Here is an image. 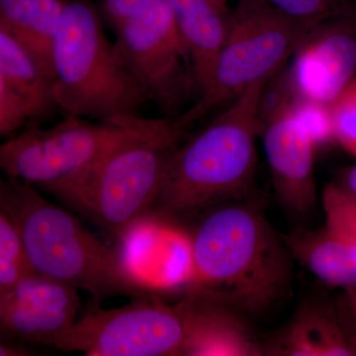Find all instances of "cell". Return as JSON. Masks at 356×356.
<instances>
[{"instance_id":"21","label":"cell","mask_w":356,"mask_h":356,"mask_svg":"<svg viewBox=\"0 0 356 356\" xmlns=\"http://www.w3.org/2000/svg\"><path fill=\"white\" fill-rule=\"evenodd\" d=\"M291 111L316 147L336 140L331 104L298 97L293 103Z\"/></svg>"},{"instance_id":"28","label":"cell","mask_w":356,"mask_h":356,"mask_svg":"<svg viewBox=\"0 0 356 356\" xmlns=\"http://www.w3.org/2000/svg\"><path fill=\"white\" fill-rule=\"evenodd\" d=\"M356 201V200H355Z\"/></svg>"},{"instance_id":"27","label":"cell","mask_w":356,"mask_h":356,"mask_svg":"<svg viewBox=\"0 0 356 356\" xmlns=\"http://www.w3.org/2000/svg\"><path fill=\"white\" fill-rule=\"evenodd\" d=\"M350 304L351 313H353V318L356 321V295L350 294Z\"/></svg>"},{"instance_id":"20","label":"cell","mask_w":356,"mask_h":356,"mask_svg":"<svg viewBox=\"0 0 356 356\" xmlns=\"http://www.w3.org/2000/svg\"><path fill=\"white\" fill-rule=\"evenodd\" d=\"M325 227L356 245V201L337 184L325 187L322 195Z\"/></svg>"},{"instance_id":"13","label":"cell","mask_w":356,"mask_h":356,"mask_svg":"<svg viewBox=\"0 0 356 356\" xmlns=\"http://www.w3.org/2000/svg\"><path fill=\"white\" fill-rule=\"evenodd\" d=\"M191 329L184 355H261L242 314L194 290L186 289Z\"/></svg>"},{"instance_id":"19","label":"cell","mask_w":356,"mask_h":356,"mask_svg":"<svg viewBox=\"0 0 356 356\" xmlns=\"http://www.w3.org/2000/svg\"><path fill=\"white\" fill-rule=\"evenodd\" d=\"M33 271L17 227L0 210V295L11 291Z\"/></svg>"},{"instance_id":"11","label":"cell","mask_w":356,"mask_h":356,"mask_svg":"<svg viewBox=\"0 0 356 356\" xmlns=\"http://www.w3.org/2000/svg\"><path fill=\"white\" fill-rule=\"evenodd\" d=\"M79 289L33 271L0 295V329L9 341L51 346L76 322Z\"/></svg>"},{"instance_id":"1","label":"cell","mask_w":356,"mask_h":356,"mask_svg":"<svg viewBox=\"0 0 356 356\" xmlns=\"http://www.w3.org/2000/svg\"><path fill=\"white\" fill-rule=\"evenodd\" d=\"M191 222L192 275L186 289L254 318L286 298L292 255L252 199L221 204Z\"/></svg>"},{"instance_id":"3","label":"cell","mask_w":356,"mask_h":356,"mask_svg":"<svg viewBox=\"0 0 356 356\" xmlns=\"http://www.w3.org/2000/svg\"><path fill=\"white\" fill-rule=\"evenodd\" d=\"M0 210L17 227L35 273L88 292L96 305L113 297L159 295L136 275L123 254L64 208L44 199L32 184L2 179Z\"/></svg>"},{"instance_id":"22","label":"cell","mask_w":356,"mask_h":356,"mask_svg":"<svg viewBox=\"0 0 356 356\" xmlns=\"http://www.w3.org/2000/svg\"><path fill=\"white\" fill-rule=\"evenodd\" d=\"M336 140L356 156V79L331 104Z\"/></svg>"},{"instance_id":"5","label":"cell","mask_w":356,"mask_h":356,"mask_svg":"<svg viewBox=\"0 0 356 356\" xmlns=\"http://www.w3.org/2000/svg\"><path fill=\"white\" fill-rule=\"evenodd\" d=\"M55 96L65 115L106 122L140 116L147 100L105 35L99 16L67 3L53 47Z\"/></svg>"},{"instance_id":"7","label":"cell","mask_w":356,"mask_h":356,"mask_svg":"<svg viewBox=\"0 0 356 356\" xmlns=\"http://www.w3.org/2000/svg\"><path fill=\"white\" fill-rule=\"evenodd\" d=\"M191 329L187 297L168 305L158 295L108 310L95 305L51 348L88 356L184 355Z\"/></svg>"},{"instance_id":"9","label":"cell","mask_w":356,"mask_h":356,"mask_svg":"<svg viewBox=\"0 0 356 356\" xmlns=\"http://www.w3.org/2000/svg\"><path fill=\"white\" fill-rule=\"evenodd\" d=\"M116 34L117 57L147 102L165 118H177L197 83L168 0H154Z\"/></svg>"},{"instance_id":"6","label":"cell","mask_w":356,"mask_h":356,"mask_svg":"<svg viewBox=\"0 0 356 356\" xmlns=\"http://www.w3.org/2000/svg\"><path fill=\"white\" fill-rule=\"evenodd\" d=\"M318 24L289 17L267 0H238L209 84L177 120L191 128L228 106L248 86L275 76Z\"/></svg>"},{"instance_id":"14","label":"cell","mask_w":356,"mask_h":356,"mask_svg":"<svg viewBox=\"0 0 356 356\" xmlns=\"http://www.w3.org/2000/svg\"><path fill=\"white\" fill-rule=\"evenodd\" d=\"M173 19L191 55L199 92L207 88L228 36L229 15L221 0H168Z\"/></svg>"},{"instance_id":"17","label":"cell","mask_w":356,"mask_h":356,"mask_svg":"<svg viewBox=\"0 0 356 356\" xmlns=\"http://www.w3.org/2000/svg\"><path fill=\"white\" fill-rule=\"evenodd\" d=\"M276 346L275 351L281 355H356L355 346L337 314L323 304L301 309Z\"/></svg>"},{"instance_id":"26","label":"cell","mask_w":356,"mask_h":356,"mask_svg":"<svg viewBox=\"0 0 356 356\" xmlns=\"http://www.w3.org/2000/svg\"><path fill=\"white\" fill-rule=\"evenodd\" d=\"M348 196L356 200V165L344 173L341 184L339 185Z\"/></svg>"},{"instance_id":"16","label":"cell","mask_w":356,"mask_h":356,"mask_svg":"<svg viewBox=\"0 0 356 356\" xmlns=\"http://www.w3.org/2000/svg\"><path fill=\"white\" fill-rule=\"evenodd\" d=\"M282 236L292 257L318 280L334 286H356V245L325 227L318 231L297 229Z\"/></svg>"},{"instance_id":"25","label":"cell","mask_w":356,"mask_h":356,"mask_svg":"<svg viewBox=\"0 0 356 356\" xmlns=\"http://www.w3.org/2000/svg\"><path fill=\"white\" fill-rule=\"evenodd\" d=\"M154 0H102V14L117 31L121 26L145 10Z\"/></svg>"},{"instance_id":"10","label":"cell","mask_w":356,"mask_h":356,"mask_svg":"<svg viewBox=\"0 0 356 356\" xmlns=\"http://www.w3.org/2000/svg\"><path fill=\"white\" fill-rule=\"evenodd\" d=\"M293 56L289 77L296 95L332 104L355 79L356 1L318 23Z\"/></svg>"},{"instance_id":"24","label":"cell","mask_w":356,"mask_h":356,"mask_svg":"<svg viewBox=\"0 0 356 356\" xmlns=\"http://www.w3.org/2000/svg\"><path fill=\"white\" fill-rule=\"evenodd\" d=\"M31 119H35L31 105L0 79V135H11Z\"/></svg>"},{"instance_id":"2","label":"cell","mask_w":356,"mask_h":356,"mask_svg":"<svg viewBox=\"0 0 356 356\" xmlns=\"http://www.w3.org/2000/svg\"><path fill=\"white\" fill-rule=\"evenodd\" d=\"M268 81L248 86L214 120L178 147L147 219L178 226L221 204L252 200L255 139L262 132L261 102Z\"/></svg>"},{"instance_id":"4","label":"cell","mask_w":356,"mask_h":356,"mask_svg":"<svg viewBox=\"0 0 356 356\" xmlns=\"http://www.w3.org/2000/svg\"><path fill=\"white\" fill-rule=\"evenodd\" d=\"M177 118L145 119L81 172L44 187L112 238H125L149 217L166 166L191 136Z\"/></svg>"},{"instance_id":"15","label":"cell","mask_w":356,"mask_h":356,"mask_svg":"<svg viewBox=\"0 0 356 356\" xmlns=\"http://www.w3.org/2000/svg\"><path fill=\"white\" fill-rule=\"evenodd\" d=\"M65 4L62 0H0V30L8 33L54 77V41Z\"/></svg>"},{"instance_id":"23","label":"cell","mask_w":356,"mask_h":356,"mask_svg":"<svg viewBox=\"0 0 356 356\" xmlns=\"http://www.w3.org/2000/svg\"><path fill=\"white\" fill-rule=\"evenodd\" d=\"M281 13L294 19L321 23L341 13L355 0H267Z\"/></svg>"},{"instance_id":"18","label":"cell","mask_w":356,"mask_h":356,"mask_svg":"<svg viewBox=\"0 0 356 356\" xmlns=\"http://www.w3.org/2000/svg\"><path fill=\"white\" fill-rule=\"evenodd\" d=\"M0 79L27 100L35 119L44 118L58 108L55 77L3 30H0Z\"/></svg>"},{"instance_id":"12","label":"cell","mask_w":356,"mask_h":356,"mask_svg":"<svg viewBox=\"0 0 356 356\" xmlns=\"http://www.w3.org/2000/svg\"><path fill=\"white\" fill-rule=\"evenodd\" d=\"M291 106L270 117L261 133L276 196L290 214L303 218L317 202L316 146L295 118Z\"/></svg>"},{"instance_id":"8","label":"cell","mask_w":356,"mask_h":356,"mask_svg":"<svg viewBox=\"0 0 356 356\" xmlns=\"http://www.w3.org/2000/svg\"><path fill=\"white\" fill-rule=\"evenodd\" d=\"M140 116L91 122L67 115L50 129L32 128L0 147V168L6 177L49 186L76 175L135 132Z\"/></svg>"}]
</instances>
